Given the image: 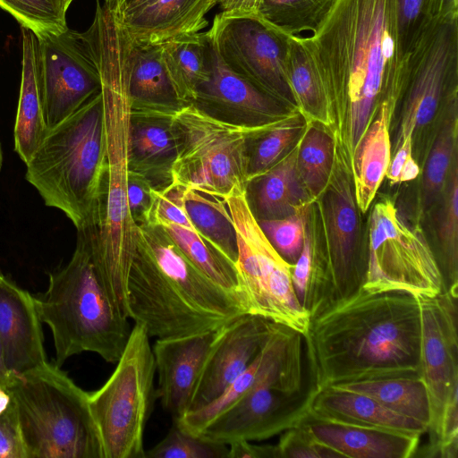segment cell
<instances>
[{"instance_id":"cell-1","label":"cell","mask_w":458,"mask_h":458,"mask_svg":"<svg viewBox=\"0 0 458 458\" xmlns=\"http://www.w3.org/2000/svg\"><path fill=\"white\" fill-rule=\"evenodd\" d=\"M397 0H333L303 37L326 86L333 114H345L344 150L351 159L377 106L396 105L408 55L398 39Z\"/></svg>"},{"instance_id":"cell-2","label":"cell","mask_w":458,"mask_h":458,"mask_svg":"<svg viewBox=\"0 0 458 458\" xmlns=\"http://www.w3.org/2000/svg\"><path fill=\"white\" fill-rule=\"evenodd\" d=\"M420 335L418 297L361 288L310 318L303 335L309 389L420 376Z\"/></svg>"},{"instance_id":"cell-3","label":"cell","mask_w":458,"mask_h":458,"mask_svg":"<svg viewBox=\"0 0 458 458\" xmlns=\"http://www.w3.org/2000/svg\"><path fill=\"white\" fill-rule=\"evenodd\" d=\"M128 318L149 337L212 331L248 314L244 299L194 266L160 225H137L126 284Z\"/></svg>"},{"instance_id":"cell-4","label":"cell","mask_w":458,"mask_h":458,"mask_svg":"<svg viewBox=\"0 0 458 458\" xmlns=\"http://www.w3.org/2000/svg\"><path fill=\"white\" fill-rule=\"evenodd\" d=\"M98 45L106 170L94 225L86 228L97 275L114 307L128 318L126 284L137 234L128 205L131 41L116 22L108 21L98 29Z\"/></svg>"},{"instance_id":"cell-5","label":"cell","mask_w":458,"mask_h":458,"mask_svg":"<svg viewBox=\"0 0 458 458\" xmlns=\"http://www.w3.org/2000/svg\"><path fill=\"white\" fill-rule=\"evenodd\" d=\"M77 232L72 259L49 275L44 294L34 297L37 311L52 331L58 367L83 352L116 363L131 334L129 318L114 307L97 275L87 229Z\"/></svg>"},{"instance_id":"cell-6","label":"cell","mask_w":458,"mask_h":458,"mask_svg":"<svg viewBox=\"0 0 458 458\" xmlns=\"http://www.w3.org/2000/svg\"><path fill=\"white\" fill-rule=\"evenodd\" d=\"M26 180L77 230L94 225L106 170L101 91L48 131L29 160Z\"/></svg>"},{"instance_id":"cell-7","label":"cell","mask_w":458,"mask_h":458,"mask_svg":"<svg viewBox=\"0 0 458 458\" xmlns=\"http://www.w3.org/2000/svg\"><path fill=\"white\" fill-rule=\"evenodd\" d=\"M5 388L17 407L27 458H103L89 393L55 363L11 373Z\"/></svg>"},{"instance_id":"cell-8","label":"cell","mask_w":458,"mask_h":458,"mask_svg":"<svg viewBox=\"0 0 458 458\" xmlns=\"http://www.w3.org/2000/svg\"><path fill=\"white\" fill-rule=\"evenodd\" d=\"M349 159L336 148L329 182L318 203L324 246L314 250L305 309L313 318L362 288L367 271V250L360 237L358 206Z\"/></svg>"},{"instance_id":"cell-9","label":"cell","mask_w":458,"mask_h":458,"mask_svg":"<svg viewBox=\"0 0 458 458\" xmlns=\"http://www.w3.org/2000/svg\"><path fill=\"white\" fill-rule=\"evenodd\" d=\"M149 338L144 327L134 323L113 373L89 393L103 458H145L144 430L157 399Z\"/></svg>"},{"instance_id":"cell-10","label":"cell","mask_w":458,"mask_h":458,"mask_svg":"<svg viewBox=\"0 0 458 458\" xmlns=\"http://www.w3.org/2000/svg\"><path fill=\"white\" fill-rule=\"evenodd\" d=\"M174 120L179 144L172 166V182L222 199L244 192L248 182V139L273 124L254 128L235 125L215 118L192 104L176 111Z\"/></svg>"},{"instance_id":"cell-11","label":"cell","mask_w":458,"mask_h":458,"mask_svg":"<svg viewBox=\"0 0 458 458\" xmlns=\"http://www.w3.org/2000/svg\"><path fill=\"white\" fill-rule=\"evenodd\" d=\"M366 250L364 290L403 292L418 298L441 293V271L423 230L405 219L390 198L377 200L371 209Z\"/></svg>"},{"instance_id":"cell-12","label":"cell","mask_w":458,"mask_h":458,"mask_svg":"<svg viewBox=\"0 0 458 458\" xmlns=\"http://www.w3.org/2000/svg\"><path fill=\"white\" fill-rule=\"evenodd\" d=\"M224 200L235 229L238 249L235 269L248 314L304 335L310 317L293 290V264L279 255L263 233L249 207L245 191Z\"/></svg>"},{"instance_id":"cell-13","label":"cell","mask_w":458,"mask_h":458,"mask_svg":"<svg viewBox=\"0 0 458 458\" xmlns=\"http://www.w3.org/2000/svg\"><path fill=\"white\" fill-rule=\"evenodd\" d=\"M37 70L44 121L51 130L101 91L97 31L37 35Z\"/></svg>"},{"instance_id":"cell-14","label":"cell","mask_w":458,"mask_h":458,"mask_svg":"<svg viewBox=\"0 0 458 458\" xmlns=\"http://www.w3.org/2000/svg\"><path fill=\"white\" fill-rule=\"evenodd\" d=\"M206 33L230 70L298 110L288 79L287 35L267 23L258 13L234 12L217 13Z\"/></svg>"},{"instance_id":"cell-15","label":"cell","mask_w":458,"mask_h":458,"mask_svg":"<svg viewBox=\"0 0 458 458\" xmlns=\"http://www.w3.org/2000/svg\"><path fill=\"white\" fill-rule=\"evenodd\" d=\"M458 21H429L408 54L396 142L432 122L457 95Z\"/></svg>"},{"instance_id":"cell-16","label":"cell","mask_w":458,"mask_h":458,"mask_svg":"<svg viewBox=\"0 0 458 458\" xmlns=\"http://www.w3.org/2000/svg\"><path fill=\"white\" fill-rule=\"evenodd\" d=\"M420 305V374L426 386L432 411L428 429L435 443L445 414L458 406L457 296L440 293L419 298Z\"/></svg>"},{"instance_id":"cell-17","label":"cell","mask_w":458,"mask_h":458,"mask_svg":"<svg viewBox=\"0 0 458 458\" xmlns=\"http://www.w3.org/2000/svg\"><path fill=\"white\" fill-rule=\"evenodd\" d=\"M303 349L301 333L274 323L253 360L224 393L174 423L188 433L198 435L214 418L263 382H276L292 395L304 392Z\"/></svg>"},{"instance_id":"cell-18","label":"cell","mask_w":458,"mask_h":458,"mask_svg":"<svg viewBox=\"0 0 458 458\" xmlns=\"http://www.w3.org/2000/svg\"><path fill=\"white\" fill-rule=\"evenodd\" d=\"M312 396L309 388L291 395L276 382L260 383L214 418L198 436L227 445L270 438L298 425L310 411Z\"/></svg>"},{"instance_id":"cell-19","label":"cell","mask_w":458,"mask_h":458,"mask_svg":"<svg viewBox=\"0 0 458 458\" xmlns=\"http://www.w3.org/2000/svg\"><path fill=\"white\" fill-rule=\"evenodd\" d=\"M208 42V76L192 105L221 121L250 128L279 123L298 111L230 70Z\"/></svg>"},{"instance_id":"cell-20","label":"cell","mask_w":458,"mask_h":458,"mask_svg":"<svg viewBox=\"0 0 458 458\" xmlns=\"http://www.w3.org/2000/svg\"><path fill=\"white\" fill-rule=\"evenodd\" d=\"M227 325L199 334L157 339L152 348L157 374V397L174 421L191 411L204 365Z\"/></svg>"},{"instance_id":"cell-21","label":"cell","mask_w":458,"mask_h":458,"mask_svg":"<svg viewBox=\"0 0 458 458\" xmlns=\"http://www.w3.org/2000/svg\"><path fill=\"white\" fill-rule=\"evenodd\" d=\"M273 324L261 317L244 314L227 325L204 365L191 411L220 396L246 369L268 337Z\"/></svg>"},{"instance_id":"cell-22","label":"cell","mask_w":458,"mask_h":458,"mask_svg":"<svg viewBox=\"0 0 458 458\" xmlns=\"http://www.w3.org/2000/svg\"><path fill=\"white\" fill-rule=\"evenodd\" d=\"M299 424L339 457H414L422 436L346 422L310 410Z\"/></svg>"},{"instance_id":"cell-23","label":"cell","mask_w":458,"mask_h":458,"mask_svg":"<svg viewBox=\"0 0 458 458\" xmlns=\"http://www.w3.org/2000/svg\"><path fill=\"white\" fill-rule=\"evenodd\" d=\"M0 343L6 369L21 374L47 361L35 299L0 275Z\"/></svg>"},{"instance_id":"cell-24","label":"cell","mask_w":458,"mask_h":458,"mask_svg":"<svg viewBox=\"0 0 458 458\" xmlns=\"http://www.w3.org/2000/svg\"><path fill=\"white\" fill-rule=\"evenodd\" d=\"M175 112H130L128 168L148 179L153 187L172 182V166L178 153Z\"/></svg>"},{"instance_id":"cell-25","label":"cell","mask_w":458,"mask_h":458,"mask_svg":"<svg viewBox=\"0 0 458 458\" xmlns=\"http://www.w3.org/2000/svg\"><path fill=\"white\" fill-rule=\"evenodd\" d=\"M216 0H146L115 16L130 40L160 45L173 38L200 32Z\"/></svg>"},{"instance_id":"cell-26","label":"cell","mask_w":458,"mask_h":458,"mask_svg":"<svg viewBox=\"0 0 458 458\" xmlns=\"http://www.w3.org/2000/svg\"><path fill=\"white\" fill-rule=\"evenodd\" d=\"M394 106L388 100L377 106L351 157L355 200L363 213L370 208L391 160L389 128Z\"/></svg>"},{"instance_id":"cell-27","label":"cell","mask_w":458,"mask_h":458,"mask_svg":"<svg viewBox=\"0 0 458 458\" xmlns=\"http://www.w3.org/2000/svg\"><path fill=\"white\" fill-rule=\"evenodd\" d=\"M297 148L298 143L278 163L247 182L245 196L258 221L284 218L314 203L297 171Z\"/></svg>"},{"instance_id":"cell-28","label":"cell","mask_w":458,"mask_h":458,"mask_svg":"<svg viewBox=\"0 0 458 458\" xmlns=\"http://www.w3.org/2000/svg\"><path fill=\"white\" fill-rule=\"evenodd\" d=\"M310 410L351 423L411 434L428 433V427L423 423L389 410L373 397L335 386L314 392Z\"/></svg>"},{"instance_id":"cell-29","label":"cell","mask_w":458,"mask_h":458,"mask_svg":"<svg viewBox=\"0 0 458 458\" xmlns=\"http://www.w3.org/2000/svg\"><path fill=\"white\" fill-rule=\"evenodd\" d=\"M37 40L32 30L21 27V81L14 123V150L25 164L48 132L38 80Z\"/></svg>"},{"instance_id":"cell-30","label":"cell","mask_w":458,"mask_h":458,"mask_svg":"<svg viewBox=\"0 0 458 458\" xmlns=\"http://www.w3.org/2000/svg\"><path fill=\"white\" fill-rule=\"evenodd\" d=\"M128 92L132 111L176 112L183 106L164 67L159 45L131 41Z\"/></svg>"},{"instance_id":"cell-31","label":"cell","mask_w":458,"mask_h":458,"mask_svg":"<svg viewBox=\"0 0 458 458\" xmlns=\"http://www.w3.org/2000/svg\"><path fill=\"white\" fill-rule=\"evenodd\" d=\"M161 58L178 99L193 102L208 76L209 42L206 32L181 35L159 45Z\"/></svg>"},{"instance_id":"cell-32","label":"cell","mask_w":458,"mask_h":458,"mask_svg":"<svg viewBox=\"0 0 458 458\" xmlns=\"http://www.w3.org/2000/svg\"><path fill=\"white\" fill-rule=\"evenodd\" d=\"M287 72L299 112L331 127L333 108L316 63L301 36H288Z\"/></svg>"},{"instance_id":"cell-33","label":"cell","mask_w":458,"mask_h":458,"mask_svg":"<svg viewBox=\"0 0 458 458\" xmlns=\"http://www.w3.org/2000/svg\"><path fill=\"white\" fill-rule=\"evenodd\" d=\"M366 394L389 410L428 427L432 420L431 405L420 376L396 377L334 385Z\"/></svg>"},{"instance_id":"cell-34","label":"cell","mask_w":458,"mask_h":458,"mask_svg":"<svg viewBox=\"0 0 458 458\" xmlns=\"http://www.w3.org/2000/svg\"><path fill=\"white\" fill-rule=\"evenodd\" d=\"M182 203L195 232L235 267L236 233L225 200L184 187Z\"/></svg>"},{"instance_id":"cell-35","label":"cell","mask_w":458,"mask_h":458,"mask_svg":"<svg viewBox=\"0 0 458 458\" xmlns=\"http://www.w3.org/2000/svg\"><path fill=\"white\" fill-rule=\"evenodd\" d=\"M337 140L326 124L307 120L306 128L298 141L296 166L300 179L315 200L321 195L331 177Z\"/></svg>"},{"instance_id":"cell-36","label":"cell","mask_w":458,"mask_h":458,"mask_svg":"<svg viewBox=\"0 0 458 458\" xmlns=\"http://www.w3.org/2000/svg\"><path fill=\"white\" fill-rule=\"evenodd\" d=\"M306 125V118L297 111L284 120L251 134L247 142L248 182L288 155L298 143Z\"/></svg>"},{"instance_id":"cell-37","label":"cell","mask_w":458,"mask_h":458,"mask_svg":"<svg viewBox=\"0 0 458 458\" xmlns=\"http://www.w3.org/2000/svg\"><path fill=\"white\" fill-rule=\"evenodd\" d=\"M458 152L454 155L446 182L438 225L442 275L441 293L457 296L458 286Z\"/></svg>"},{"instance_id":"cell-38","label":"cell","mask_w":458,"mask_h":458,"mask_svg":"<svg viewBox=\"0 0 458 458\" xmlns=\"http://www.w3.org/2000/svg\"><path fill=\"white\" fill-rule=\"evenodd\" d=\"M162 227L187 259L203 274L220 286L237 293L243 298L234 265L217 250L190 229L174 224Z\"/></svg>"},{"instance_id":"cell-39","label":"cell","mask_w":458,"mask_h":458,"mask_svg":"<svg viewBox=\"0 0 458 458\" xmlns=\"http://www.w3.org/2000/svg\"><path fill=\"white\" fill-rule=\"evenodd\" d=\"M448 118L441 126L428 157L422 181V204L428 208L445 188L457 147V97L447 106Z\"/></svg>"},{"instance_id":"cell-40","label":"cell","mask_w":458,"mask_h":458,"mask_svg":"<svg viewBox=\"0 0 458 458\" xmlns=\"http://www.w3.org/2000/svg\"><path fill=\"white\" fill-rule=\"evenodd\" d=\"M333 0H261L258 14L287 36L314 31Z\"/></svg>"},{"instance_id":"cell-41","label":"cell","mask_w":458,"mask_h":458,"mask_svg":"<svg viewBox=\"0 0 458 458\" xmlns=\"http://www.w3.org/2000/svg\"><path fill=\"white\" fill-rule=\"evenodd\" d=\"M0 7L36 35L58 34L68 29L64 0H0Z\"/></svg>"},{"instance_id":"cell-42","label":"cell","mask_w":458,"mask_h":458,"mask_svg":"<svg viewBox=\"0 0 458 458\" xmlns=\"http://www.w3.org/2000/svg\"><path fill=\"white\" fill-rule=\"evenodd\" d=\"M145 458H228V445L188 433L174 423Z\"/></svg>"},{"instance_id":"cell-43","label":"cell","mask_w":458,"mask_h":458,"mask_svg":"<svg viewBox=\"0 0 458 458\" xmlns=\"http://www.w3.org/2000/svg\"><path fill=\"white\" fill-rule=\"evenodd\" d=\"M310 208L284 218L257 220L275 250L290 264H294L301 252Z\"/></svg>"},{"instance_id":"cell-44","label":"cell","mask_w":458,"mask_h":458,"mask_svg":"<svg viewBox=\"0 0 458 458\" xmlns=\"http://www.w3.org/2000/svg\"><path fill=\"white\" fill-rule=\"evenodd\" d=\"M183 188L173 182L165 186L153 187L151 206L144 224L162 226L174 224L195 232L183 207Z\"/></svg>"},{"instance_id":"cell-45","label":"cell","mask_w":458,"mask_h":458,"mask_svg":"<svg viewBox=\"0 0 458 458\" xmlns=\"http://www.w3.org/2000/svg\"><path fill=\"white\" fill-rule=\"evenodd\" d=\"M282 433L276 445L277 458L339 457L336 453L320 443L300 424Z\"/></svg>"},{"instance_id":"cell-46","label":"cell","mask_w":458,"mask_h":458,"mask_svg":"<svg viewBox=\"0 0 458 458\" xmlns=\"http://www.w3.org/2000/svg\"><path fill=\"white\" fill-rule=\"evenodd\" d=\"M397 30L400 47L408 55L428 19V0H397Z\"/></svg>"},{"instance_id":"cell-47","label":"cell","mask_w":458,"mask_h":458,"mask_svg":"<svg viewBox=\"0 0 458 458\" xmlns=\"http://www.w3.org/2000/svg\"><path fill=\"white\" fill-rule=\"evenodd\" d=\"M0 458H27L18 411L13 398L7 409L0 414Z\"/></svg>"},{"instance_id":"cell-48","label":"cell","mask_w":458,"mask_h":458,"mask_svg":"<svg viewBox=\"0 0 458 458\" xmlns=\"http://www.w3.org/2000/svg\"><path fill=\"white\" fill-rule=\"evenodd\" d=\"M412 138L409 134L395 144L394 157H391L386 176L391 183H402L415 179L420 167L412 157Z\"/></svg>"},{"instance_id":"cell-49","label":"cell","mask_w":458,"mask_h":458,"mask_svg":"<svg viewBox=\"0 0 458 458\" xmlns=\"http://www.w3.org/2000/svg\"><path fill=\"white\" fill-rule=\"evenodd\" d=\"M152 183L145 177L129 171L128 173V205L132 220L136 225L146 222L151 206Z\"/></svg>"},{"instance_id":"cell-50","label":"cell","mask_w":458,"mask_h":458,"mask_svg":"<svg viewBox=\"0 0 458 458\" xmlns=\"http://www.w3.org/2000/svg\"><path fill=\"white\" fill-rule=\"evenodd\" d=\"M313 244L311 236L306 232L301 252L293 264L292 284L295 295L305 309V300L312 267ZM306 310V309H305Z\"/></svg>"},{"instance_id":"cell-51","label":"cell","mask_w":458,"mask_h":458,"mask_svg":"<svg viewBox=\"0 0 458 458\" xmlns=\"http://www.w3.org/2000/svg\"><path fill=\"white\" fill-rule=\"evenodd\" d=\"M228 458H277L276 445H255L235 441L228 445Z\"/></svg>"},{"instance_id":"cell-52","label":"cell","mask_w":458,"mask_h":458,"mask_svg":"<svg viewBox=\"0 0 458 458\" xmlns=\"http://www.w3.org/2000/svg\"><path fill=\"white\" fill-rule=\"evenodd\" d=\"M428 21H458V0H428Z\"/></svg>"},{"instance_id":"cell-53","label":"cell","mask_w":458,"mask_h":458,"mask_svg":"<svg viewBox=\"0 0 458 458\" xmlns=\"http://www.w3.org/2000/svg\"><path fill=\"white\" fill-rule=\"evenodd\" d=\"M261 0H216L222 12L257 13Z\"/></svg>"},{"instance_id":"cell-54","label":"cell","mask_w":458,"mask_h":458,"mask_svg":"<svg viewBox=\"0 0 458 458\" xmlns=\"http://www.w3.org/2000/svg\"><path fill=\"white\" fill-rule=\"evenodd\" d=\"M2 274L0 270V275ZM11 372L6 369L4 358H3V352H2V347L0 343V386H4L9 381Z\"/></svg>"},{"instance_id":"cell-55","label":"cell","mask_w":458,"mask_h":458,"mask_svg":"<svg viewBox=\"0 0 458 458\" xmlns=\"http://www.w3.org/2000/svg\"><path fill=\"white\" fill-rule=\"evenodd\" d=\"M11 401L12 397L7 389L0 386V414L7 409Z\"/></svg>"},{"instance_id":"cell-56","label":"cell","mask_w":458,"mask_h":458,"mask_svg":"<svg viewBox=\"0 0 458 458\" xmlns=\"http://www.w3.org/2000/svg\"><path fill=\"white\" fill-rule=\"evenodd\" d=\"M144 1H146V0H126L124 4L122 7L120 13L117 15H119L123 11L135 7V6L139 5L140 4L143 3Z\"/></svg>"},{"instance_id":"cell-57","label":"cell","mask_w":458,"mask_h":458,"mask_svg":"<svg viewBox=\"0 0 458 458\" xmlns=\"http://www.w3.org/2000/svg\"><path fill=\"white\" fill-rule=\"evenodd\" d=\"M2 165H3V154H2L1 145H0V171L2 168Z\"/></svg>"},{"instance_id":"cell-58","label":"cell","mask_w":458,"mask_h":458,"mask_svg":"<svg viewBox=\"0 0 458 458\" xmlns=\"http://www.w3.org/2000/svg\"><path fill=\"white\" fill-rule=\"evenodd\" d=\"M72 1L73 0H64L66 6L69 7Z\"/></svg>"}]
</instances>
